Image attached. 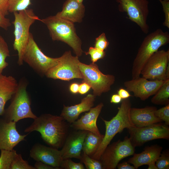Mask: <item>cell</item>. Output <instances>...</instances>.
I'll return each mask as SVG.
<instances>
[{
  "mask_svg": "<svg viewBox=\"0 0 169 169\" xmlns=\"http://www.w3.org/2000/svg\"><path fill=\"white\" fill-rule=\"evenodd\" d=\"M34 120L24 132L38 131L43 140L51 147L58 149L62 147L67 137L68 126L62 116L44 114Z\"/></svg>",
  "mask_w": 169,
  "mask_h": 169,
  "instance_id": "obj_1",
  "label": "cell"
},
{
  "mask_svg": "<svg viewBox=\"0 0 169 169\" xmlns=\"http://www.w3.org/2000/svg\"><path fill=\"white\" fill-rule=\"evenodd\" d=\"M47 27L53 41L63 42L73 50L76 56H81L83 51L82 42L77 35L74 23L56 15L40 19Z\"/></svg>",
  "mask_w": 169,
  "mask_h": 169,
  "instance_id": "obj_2",
  "label": "cell"
},
{
  "mask_svg": "<svg viewBox=\"0 0 169 169\" xmlns=\"http://www.w3.org/2000/svg\"><path fill=\"white\" fill-rule=\"evenodd\" d=\"M123 100L114 117L109 121L102 119L105 125V132L99 148L91 157L95 159L99 160L106 148L116 134L125 128L128 130L136 126L132 123L130 117V110L131 107L130 100L128 98Z\"/></svg>",
  "mask_w": 169,
  "mask_h": 169,
  "instance_id": "obj_3",
  "label": "cell"
},
{
  "mask_svg": "<svg viewBox=\"0 0 169 169\" xmlns=\"http://www.w3.org/2000/svg\"><path fill=\"white\" fill-rule=\"evenodd\" d=\"M169 43V33L158 28L144 39L132 64V79L140 76L141 71L150 57L162 46Z\"/></svg>",
  "mask_w": 169,
  "mask_h": 169,
  "instance_id": "obj_4",
  "label": "cell"
},
{
  "mask_svg": "<svg viewBox=\"0 0 169 169\" xmlns=\"http://www.w3.org/2000/svg\"><path fill=\"white\" fill-rule=\"evenodd\" d=\"M14 19L13 22L14 26L15 37L13 44L14 49L18 53V64H23V55L28 42L31 26L37 20L40 19L36 15L33 9L26 10L13 13Z\"/></svg>",
  "mask_w": 169,
  "mask_h": 169,
  "instance_id": "obj_5",
  "label": "cell"
},
{
  "mask_svg": "<svg viewBox=\"0 0 169 169\" xmlns=\"http://www.w3.org/2000/svg\"><path fill=\"white\" fill-rule=\"evenodd\" d=\"M27 85V82L24 79L18 82L17 89L11 99L10 104L3 115L6 120L16 123L23 119H34L37 117L32 110L30 99L26 90Z\"/></svg>",
  "mask_w": 169,
  "mask_h": 169,
  "instance_id": "obj_6",
  "label": "cell"
},
{
  "mask_svg": "<svg viewBox=\"0 0 169 169\" xmlns=\"http://www.w3.org/2000/svg\"><path fill=\"white\" fill-rule=\"evenodd\" d=\"M23 60L40 76L47 72L58 63L59 57L51 58L45 55L39 48L31 33L23 55Z\"/></svg>",
  "mask_w": 169,
  "mask_h": 169,
  "instance_id": "obj_7",
  "label": "cell"
},
{
  "mask_svg": "<svg viewBox=\"0 0 169 169\" xmlns=\"http://www.w3.org/2000/svg\"><path fill=\"white\" fill-rule=\"evenodd\" d=\"M79 66L83 76L82 82L90 86L95 96H100L103 93L110 90L111 86L115 81L114 75L103 74L95 63L86 64L79 61Z\"/></svg>",
  "mask_w": 169,
  "mask_h": 169,
  "instance_id": "obj_8",
  "label": "cell"
},
{
  "mask_svg": "<svg viewBox=\"0 0 169 169\" xmlns=\"http://www.w3.org/2000/svg\"><path fill=\"white\" fill-rule=\"evenodd\" d=\"M135 147L130 137H125L123 141L119 140L109 144L101 155L99 160L103 169H115L122 159L133 155Z\"/></svg>",
  "mask_w": 169,
  "mask_h": 169,
  "instance_id": "obj_9",
  "label": "cell"
},
{
  "mask_svg": "<svg viewBox=\"0 0 169 169\" xmlns=\"http://www.w3.org/2000/svg\"><path fill=\"white\" fill-rule=\"evenodd\" d=\"M79 61L77 56H73L70 51H66L59 57L58 64L46 74L47 78L69 81L74 79H83L79 69Z\"/></svg>",
  "mask_w": 169,
  "mask_h": 169,
  "instance_id": "obj_10",
  "label": "cell"
},
{
  "mask_svg": "<svg viewBox=\"0 0 169 169\" xmlns=\"http://www.w3.org/2000/svg\"><path fill=\"white\" fill-rule=\"evenodd\" d=\"M121 12L125 13L128 18L139 26L142 32L147 34L149 26L147 21L149 13L147 0H116Z\"/></svg>",
  "mask_w": 169,
  "mask_h": 169,
  "instance_id": "obj_11",
  "label": "cell"
},
{
  "mask_svg": "<svg viewBox=\"0 0 169 169\" xmlns=\"http://www.w3.org/2000/svg\"><path fill=\"white\" fill-rule=\"evenodd\" d=\"M128 130L134 147L141 146L147 142L155 139H169V128L161 122L141 127L135 126Z\"/></svg>",
  "mask_w": 169,
  "mask_h": 169,
  "instance_id": "obj_12",
  "label": "cell"
},
{
  "mask_svg": "<svg viewBox=\"0 0 169 169\" xmlns=\"http://www.w3.org/2000/svg\"><path fill=\"white\" fill-rule=\"evenodd\" d=\"M169 63V49L158 50L147 60L141 74L148 79L165 80L167 79L166 70Z\"/></svg>",
  "mask_w": 169,
  "mask_h": 169,
  "instance_id": "obj_13",
  "label": "cell"
},
{
  "mask_svg": "<svg viewBox=\"0 0 169 169\" xmlns=\"http://www.w3.org/2000/svg\"><path fill=\"white\" fill-rule=\"evenodd\" d=\"M166 80H149L140 76L125 81L124 85L127 90L133 93L134 96L144 101L154 95Z\"/></svg>",
  "mask_w": 169,
  "mask_h": 169,
  "instance_id": "obj_14",
  "label": "cell"
},
{
  "mask_svg": "<svg viewBox=\"0 0 169 169\" xmlns=\"http://www.w3.org/2000/svg\"><path fill=\"white\" fill-rule=\"evenodd\" d=\"M31 157L36 161H40L55 169H61L63 161L60 150L37 143L32 147L30 152Z\"/></svg>",
  "mask_w": 169,
  "mask_h": 169,
  "instance_id": "obj_15",
  "label": "cell"
},
{
  "mask_svg": "<svg viewBox=\"0 0 169 169\" xmlns=\"http://www.w3.org/2000/svg\"><path fill=\"white\" fill-rule=\"evenodd\" d=\"M27 135L19 133L16 127V122L0 120V150H12L20 142L24 141Z\"/></svg>",
  "mask_w": 169,
  "mask_h": 169,
  "instance_id": "obj_16",
  "label": "cell"
},
{
  "mask_svg": "<svg viewBox=\"0 0 169 169\" xmlns=\"http://www.w3.org/2000/svg\"><path fill=\"white\" fill-rule=\"evenodd\" d=\"M88 131L79 130L67 137L60 150L63 159L70 158L80 159L83 143Z\"/></svg>",
  "mask_w": 169,
  "mask_h": 169,
  "instance_id": "obj_17",
  "label": "cell"
},
{
  "mask_svg": "<svg viewBox=\"0 0 169 169\" xmlns=\"http://www.w3.org/2000/svg\"><path fill=\"white\" fill-rule=\"evenodd\" d=\"M103 106V103L101 102L95 107L92 108L89 112L85 113L80 119L72 123L71 127L77 130L87 131L98 136H101L96 122Z\"/></svg>",
  "mask_w": 169,
  "mask_h": 169,
  "instance_id": "obj_18",
  "label": "cell"
},
{
  "mask_svg": "<svg viewBox=\"0 0 169 169\" xmlns=\"http://www.w3.org/2000/svg\"><path fill=\"white\" fill-rule=\"evenodd\" d=\"M156 110V107L152 106L143 108L131 107L130 116L132 123L136 127H141L162 122L155 115Z\"/></svg>",
  "mask_w": 169,
  "mask_h": 169,
  "instance_id": "obj_19",
  "label": "cell"
},
{
  "mask_svg": "<svg viewBox=\"0 0 169 169\" xmlns=\"http://www.w3.org/2000/svg\"><path fill=\"white\" fill-rule=\"evenodd\" d=\"M95 97L93 94H89L79 104L69 106L64 105L60 116L72 124L76 120L80 114L88 111L92 108Z\"/></svg>",
  "mask_w": 169,
  "mask_h": 169,
  "instance_id": "obj_20",
  "label": "cell"
},
{
  "mask_svg": "<svg viewBox=\"0 0 169 169\" xmlns=\"http://www.w3.org/2000/svg\"><path fill=\"white\" fill-rule=\"evenodd\" d=\"M85 11L83 3L76 0H66L63 4L62 11L56 15L74 23H80L84 16Z\"/></svg>",
  "mask_w": 169,
  "mask_h": 169,
  "instance_id": "obj_21",
  "label": "cell"
},
{
  "mask_svg": "<svg viewBox=\"0 0 169 169\" xmlns=\"http://www.w3.org/2000/svg\"><path fill=\"white\" fill-rule=\"evenodd\" d=\"M162 147L155 145L145 148L141 152L134 153L133 156L129 159L128 162L133 165L135 169L143 165H149L153 161H156L160 156Z\"/></svg>",
  "mask_w": 169,
  "mask_h": 169,
  "instance_id": "obj_22",
  "label": "cell"
},
{
  "mask_svg": "<svg viewBox=\"0 0 169 169\" xmlns=\"http://www.w3.org/2000/svg\"><path fill=\"white\" fill-rule=\"evenodd\" d=\"M18 84L17 80L11 76L0 75V115H3L6 102L12 98Z\"/></svg>",
  "mask_w": 169,
  "mask_h": 169,
  "instance_id": "obj_23",
  "label": "cell"
},
{
  "mask_svg": "<svg viewBox=\"0 0 169 169\" xmlns=\"http://www.w3.org/2000/svg\"><path fill=\"white\" fill-rule=\"evenodd\" d=\"M104 136L103 135L99 136L88 131L83 144V152L90 157L92 156L99 148Z\"/></svg>",
  "mask_w": 169,
  "mask_h": 169,
  "instance_id": "obj_24",
  "label": "cell"
},
{
  "mask_svg": "<svg viewBox=\"0 0 169 169\" xmlns=\"http://www.w3.org/2000/svg\"><path fill=\"white\" fill-rule=\"evenodd\" d=\"M152 103L157 105L169 104V79H166L151 100Z\"/></svg>",
  "mask_w": 169,
  "mask_h": 169,
  "instance_id": "obj_25",
  "label": "cell"
},
{
  "mask_svg": "<svg viewBox=\"0 0 169 169\" xmlns=\"http://www.w3.org/2000/svg\"><path fill=\"white\" fill-rule=\"evenodd\" d=\"M0 151V169H10L14 158L17 154L16 151L14 149H2Z\"/></svg>",
  "mask_w": 169,
  "mask_h": 169,
  "instance_id": "obj_26",
  "label": "cell"
},
{
  "mask_svg": "<svg viewBox=\"0 0 169 169\" xmlns=\"http://www.w3.org/2000/svg\"><path fill=\"white\" fill-rule=\"evenodd\" d=\"M9 56L10 51L7 43L0 35V75L8 65L6 59Z\"/></svg>",
  "mask_w": 169,
  "mask_h": 169,
  "instance_id": "obj_27",
  "label": "cell"
},
{
  "mask_svg": "<svg viewBox=\"0 0 169 169\" xmlns=\"http://www.w3.org/2000/svg\"><path fill=\"white\" fill-rule=\"evenodd\" d=\"M31 4V0H9V12L13 13L26 10Z\"/></svg>",
  "mask_w": 169,
  "mask_h": 169,
  "instance_id": "obj_28",
  "label": "cell"
},
{
  "mask_svg": "<svg viewBox=\"0 0 169 169\" xmlns=\"http://www.w3.org/2000/svg\"><path fill=\"white\" fill-rule=\"evenodd\" d=\"M79 160L87 169H103L102 164L99 160L95 159L84 152L81 154Z\"/></svg>",
  "mask_w": 169,
  "mask_h": 169,
  "instance_id": "obj_29",
  "label": "cell"
},
{
  "mask_svg": "<svg viewBox=\"0 0 169 169\" xmlns=\"http://www.w3.org/2000/svg\"><path fill=\"white\" fill-rule=\"evenodd\" d=\"M10 169H35L34 166L29 165L24 160L20 154H17L11 165Z\"/></svg>",
  "mask_w": 169,
  "mask_h": 169,
  "instance_id": "obj_30",
  "label": "cell"
},
{
  "mask_svg": "<svg viewBox=\"0 0 169 169\" xmlns=\"http://www.w3.org/2000/svg\"><path fill=\"white\" fill-rule=\"evenodd\" d=\"M156 164L158 169H169V152L166 150L161 153L156 161Z\"/></svg>",
  "mask_w": 169,
  "mask_h": 169,
  "instance_id": "obj_31",
  "label": "cell"
},
{
  "mask_svg": "<svg viewBox=\"0 0 169 169\" xmlns=\"http://www.w3.org/2000/svg\"><path fill=\"white\" fill-rule=\"evenodd\" d=\"M86 55L89 54L93 63H95L98 60L103 59L105 55V51L102 50L95 47H90L87 52H85Z\"/></svg>",
  "mask_w": 169,
  "mask_h": 169,
  "instance_id": "obj_32",
  "label": "cell"
},
{
  "mask_svg": "<svg viewBox=\"0 0 169 169\" xmlns=\"http://www.w3.org/2000/svg\"><path fill=\"white\" fill-rule=\"evenodd\" d=\"M155 115L162 121H164L166 125H169V104L158 110L157 109Z\"/></svg>",
  "mask_w": 169,
  "mask_h": 169,
  "instance_id": "obj_33",
  "label": "cell"
},
{
  "mask_svg": "<svg viewBox=\"0 0 169 169\" xmlns=\"http://www.w3.org/2000/svg\"><path fill=\"white\" fill-rule=\"evenodd\" d=\"M61 169H84L85 168L81 162L76 163L74 162L69 158L64 159L62 162Z\"/></svg>",
  "mask_w": 169,
  "mask_h": 169,
  "instance_id": "obj_34",
  "label": "cell"
},
{
  "mask_svg": "<svg viewBox=\"0 0 169 169\" xmlns=\"http://www.w3.org/2000/svg\"><path fill=\"white\" fill-rule=\"evenodd\" d=\"M109 44L105 34L103 33L95 38L94 47L104 51L106 49Z\"/></svg>",
  "mask_w": 169,
  "mask_h": 169,
  "instance_id": "obj_35",
  "label": "cell"
},
{
  "mask_svg": "<svg viewBox=\"0 0 169 169\" xmlns=\"http://www.w3.org/2000/svg\"><path fill=\"white\" fill-rule=\"evenodd\" d=\"M158 0L161 3L165 14V20L163 24L169 28V1Z\"/></svg>",
  "mask_w": 169,
  "mask_h": 169,
  "instance_id": "obj_36",
  "label": "cell"
},
{
  "mask_svg": "<svg viewBox=\"0 0 169 169\" xmlns=\"http://www.w3.org/2000/svg\"><path fill=\"white\" fill-rule=\"evenodd\" d=\"M11 25L9 19L0 12V28L7 30Z\"/></svg>",
  "mask_w": 169,
  "mask_h": 169,
  "instance_id": "obj_37",
  "label": "cell"
},
{
  "mask_svg": "<svg viewBox=\"0 0 169 169\" xmlns=\"http://www.w3.org/2000/svg\"><path fill=\"white\" fill-rule=\"evenodd\" d=\"M9 0H0V12L4 16L9 13Z\"/></svg>",
  "mask_w": 169,
  "mask_h": 169,
  "instance_id": "obj_38",
  "label": "cell"
},
{
  "mask_svg": "<svg viewBox=\"0 0 169 169\" xmlns=\"http://www.w3.org/2000/svg\"><path fill=\"white\" fill-rule=\"evenodd\" d=\"M91 87L87 83L82 82L79 85L78 93L81 95L87 93L90 89Z\"/></svg>",
  "mask_w": 169,
  "mask_h": 169,
  "instance_id": "obj_39",
  "label": "cell"
},
{
  "mask_svg": "<svg viewBox=\"0 0 169 169\" xmlns=\"http://www.w3.org/2000/svg\"><path fill=\"white\" fill-rule=\"evenodd\" d=\"M34 167L35 169H55V168L40 161H36Z\"/></svg>",
  "mask_w": 169,
  "mask_h": 169,
  "instance_id": "obj_40",
  "label": "cell"
},
{
  "mask_svg": "<svg viewBox=\"0 0 169 169\" xmlns=\"http://www.w3.org/2000/svg\"><path fill=\"white\" fill-rule=\"evenodd\" d=\"M117 94L122 99L128 98L131 96L129 91L123 88H120L118 90Z\"/></svg>",
  "mask_w": 169,
  "mask_h": 169,
  "instance_id": "obj_41",
  "label": "cell"
},
{
  "mask_svg": "<svg viewBox=\"0 0 169 169\" xmlns=\"http://www.w3.org/2000/svg\"><path fill=\"white\" fill-rule=\"evenodd\" d=\"M118 169H135L133 166H131L128 162H124L120 163H118L117 166Z\"/></svg>",
  "mask_w": 169,
  "mask_h": 169,
  "instance_id": "obj_42",
  "label": "cell"
},
{
  "mask_svg": "<svg viewBox=\"0 0 169 169\" xmlns=\"http://www.w3.org/2000/svg\"><path fill=\"white\" fill-rule=\"evenodd\" d=\"M122 100V98L118 94H115L112 95L110 102L114 104H118L121 102Z\"/></svg>",
  "mask_w": 169,
  "mask_h": 169,
  "instance_id": "obj_43",
  "label": "cell"
},
{
  "mask_svg": "<svg viewBox=\"0 0 169 169\" xmlns=\"http://www.w3.org/2000/svg\"><path fill=\"white\" fill-rule=\"evenodd\" d=\"M79 84L77 83H73L69 86L70 91L72 93L75 94L78 93Z\"/></svg>",
  "mask_w": 169,
  "mask_h": 169,
  "instance_id": "obj_44",
  "label": "cell"
},
{
  "mask_svg": "<svg viewBox=\"0 0 169 169\" xmlns=\"http://www.w3.org/2000/svg\"><path fill=\"white\" fill-rule=\"evenodd\" d=\"M148 165V169H158L155 161H153L150 163Z\"/></svg>",
  "mask_w": 169,
  "mask_h": 169,
  "instance_id": "obj_45",
  "label": "cell"
},
{
  "mask_svg": "<svg viewBox=\"0 0 169 169\" xmlns=\"http://www.w3.org/2000/svg\"><path fill=\"white\" fill-rule=\"evenodd\" d=\"M76 0L80 3H83V0Z\"/></svg>",
  "mask_w": 169,
  "mask_h": 169,
  "instance_id": "obj_46",
  "label": "cell"
},
{
  "mask_svg": "<svg viewBox=\"0 0 169 169\" xmlns=\"http://www.w3.org/2000/svg\"><path fill=\"white\" fill-rule=\"evenodd\" d=\"M166 0V1H169V0Z\"/></svg>",
  "mask_w": 169,
  "mask_h": 169,
  "instance_id": "obj_47",
  "label": "cell"
}]
</instances>
